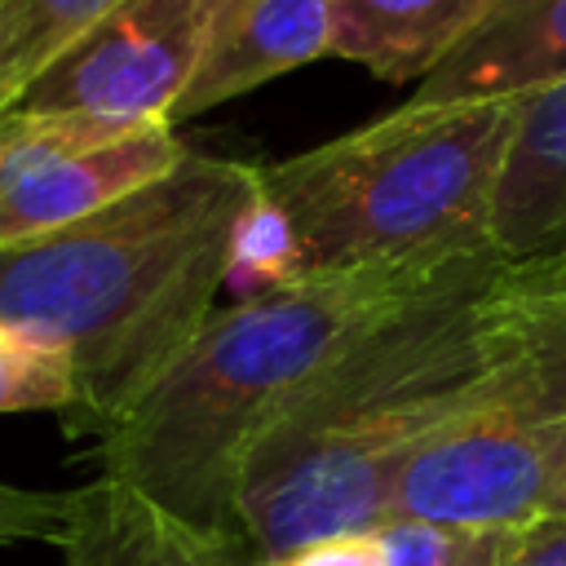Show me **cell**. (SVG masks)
I'll return each mask as SVG.
<instances>
[{
	"mask_svg": "<svg viewBox=\"0 0 566 566\" xmlns=\"http://www.w3.org/2000/svg\"><path fill=\"white\" fill-rule=\"evenodd\" d=\"M9 411H75V385L57 354L31 345L0 323V416Z\"/></svg>",
	"mask_w": 566,
	"mask_h": 566,
	"instance_id": "cell-16",
	"label": "cell"
},
{
	"mask_svg": "<svg viewBox=\"0 0 566 566\" xmlns=\"http://www.w3.org/2000/svg\"><path fill=\"white\" fill-rule=\"evenodd\" d=\"M464 256L305 274L217 305L181 358L102 433V473L234 544V478L265 424L354 336L429 292Z\"/></svg>",
	"mask_w": 566,
	"mask_h": 566,
	"instance_id": "cell-3",
	"label": "cell"
},
{
	"mask_svg": "<svg viewBox=\"0 0 566 566\" xmlns=\"http://www.w3.org/2000/svg\"><path fill=\"white\" fill-rule=\"evenodd\" d=\"M115 0H0V115L111 9Z\"/></svg>",
	"mask_w": 566,
	"mask_h": 566,
	"instance_id": "cell-13",
	"label": "cell"
},
{
	"mask_svg": "<svg viewBox=\"0 0 566 566\" xmlns=\"http://www.w3.org/2000/svg\"><path fill=\"white\" fill-rule=\"evenodd\" d=\"M566 80V0H500L473 35L433 66L411 106L513 102Z\"/></svg>",
	"mask_w": 566,
	"mask_h": 566,
	"instance_id": "cell-9",
	"label": "cell"
},
{
	"mask_svg": "<svg viewBox=\"0 0 566 566\" xmlns=\"http://www.w3.org/2000/svg\"><path fill=\"white\" fill-rule=\"evenodd\" d=\"M301 279V248H296V230L287 226V217L279 212V203L265 195L261 177L234 221L230 234V265H226V287H239V296L265 292V287H283Z\"/></svg>",
	"mask_w": 566,
	"mask_h": 566,
	"instance_id": "cell-14",
	"label": "cell"
},
{
	"mask_svg": "<svg viewBox=\"0 0 566 566\" xmlns=\"http://www.w3.org/2000/svg\"><path fill=\"white\" fill-rule=\"evenodd\" d=\"M566 478V252L509 261L495 363L469 416L398 473L389 517L522 531ZM385 517V522H389Z\"/></svg>",
	"mask_w": 566,
	"mask_h": 566,
	"instance_id": "cell-5",
	"label": "cell"
},
{
	"mask_svg": "<svg viewBox=\"0 0 566 566\" xmlns=\"http://www.w3.org/2000/svg\"><path fill=\"white\" fill-rule=\"evenodd\" d=\"M500 0H327L332 57L385 84H420Z\"/></svg>",
	"mask_w": 566,
	"mask_h": 566,
	"instance_id": "cell-12",
	"label": "cell"
},
{
	"mask_svg": "<svg viewBox=\"0 0 566 566\" xmlns=\"http://www.w3.org/2000/svg\"><path fill=\"white\" fill-rule=\"evenodd\" d=\"M504 305L509 261L482 248L354 336L283 402L234 478V544L248 566L389 517L407 460L473 411Z\"/></svg>",
	"mask_w": 566,
	"mask_h": 566,
	"instance_id": "cell-1",
	"label": "cell"
},
{
	"mask_svg": "<svg viewBox=\"0 0 566 566\" xmlns=\"http://www.w3.org/2000/svg\"><path fill=\"white\" fill-rule=\"evenodd\" d=\"M486 239L504 261L566 252V80L517 97Z\"/></svg>",
	"mask_w": 566,
	"mask_h": 566,
	"instance_id": "cell-10",
	"label": "cell"
},
{
	"mask_svg": "<svg viewBox=\"0 0 566 566\" xmlns=\"http://www.w3.org/2000/svg\"><path fill=\"white\" fill-rule=\"evenodd\" d=\"M252 186L256 164L186 150L88 221L0 248V323L66 363L75 433H111L212 318Z\"/></svg>",
	"mask_w": 566,
	"mask_h": 566,
	"instance_id": "cell-2",
	"label": "cell"
},
{
	"mask_svg": "<svg viewBox=\"0 0 566 566\" xmlns=\"http://www.w3.org/2000/svg\"><path fill=\"white\" fill-rule=\"evenodd\" d=\"M62 566H248L243 553L164 513L142 491L97 473L71 486Z\"/></svg>",
	"mask_w": 566,
	"mask_h": 566,
	"instance_id": "cell-11",
	"label": "cell"
},
{
	"mask_svg": "<svg viewBox=\"0 0 566 566\" xmlns=\"http://www.w3.org/2000/svg\"><path fill=\"white\" fill-rule=\"evenodd\" d=\"M332 53V13L327 0H221L203 53L168 115L186 124L239 93L261 88L265 80L296 71Z\"/></svg>",
	"mask_w": 566,
	"mask_h": 566,
	"instance_id": "cell-8",
	"label": "cell"
},
{
	"mask_svg": "<svg viewBox=\"0 0 566 566\" xmlns=\"http://www.w3.org/2000/svg\"><path fill=\"white\" fill-rule=\"evenodd\" d=\"M500 566H566V513H544L513 531Z\"/></svg>",
	"mask_w": 566,
	"mask_h": 566,
	"instance_id": "cell-19",
	"label": "cell"
},
{
	"mask_svg": "<svg viewBox=\"0 0 566 566\" xmlns=\"http://www.w3.org/2000/svg\"><path fill=\"white\" fill-rule=\"evenodd\" d=\"M71 522V491H31L0 482V548L22 539L62 544Z\"/></svg>",
	"mask_w": 566,
	"mask_h": 566,
	"instance_id": "cell-17",
	"label": "cell"
},
{
	"mask_svg": "<svg viewBox=\"0 0 566 566\" xmlns=\"http://www.w3.org/2000/svg\"><path fill=\"white\" fill-rule=\"evenodd\" d=\"M256 566H385V557H380L376 531H354V535H327V539L296 544Z\"/></svg>",
	"mask_w": 566,
	"mask_h": 566,
	"instance_id": "cell-18",
	"label": "cell"
},
{
	"mask_svg": "<svg viewBox=\"0 0 566 566\" xmlns=\"http://www.w3.org/2000/svg\"><path fill=\"white\" fill-rule=\"evenodd\" d=\"M513 531H473L447 522L389 517L376 526L385 566H500Z\"/></svg>",
	"mask_w": 566,
	"mask_h": 566,
	"instance_id": "cell-15",
	"label": "cell"
},
{
	"mask_svg": "<svg viewBox=\"0 0 566 566\" xmlns=\"http://www.w3.org/2000/svg\"><path fill=\"white\" fill-rule=\"evenodd\" d=\"M217 4L221 0H115L13 111H88L168 124Z\"/></svg>",
	"mask_w": 566,
	"mask_h": 566,
	"instance_id": "cell-7",
	"label": "cell"
},
{
	"mask_svg": "<svg viewBox=\"0 0 566 566\" xmlns=\"http://www.w3.org/2000/svg\"><path fill=\"white\" fill-rule=\"evenodd\" d=\"M548 513H566V478L557 482V491H553V504H548Z\"/></svg>",
	"mask_w": 566,
	"mask_h": 566,
	"instance_id": "cell-20",
	"label": "cell"
},
{
	"mask_svg": "<svg viewBox=\"0 0 566 566\" xmlns=\"http://www.w3.org/2000/svg\"><path fill=\"white\" fill-rule=\"evenodd\" d=\"M513 102L411 106L292 159L256 164L301 248L305 274L442 261L491 248V190Z\"/></svg>",
	"mask_w": 566,
	"mask_h": 566,
	"instance_id": "cell-4",
	"label": "cell"
},
{
	"mask_svg": "<svg viewBox=\"0 0 566 566\" xmlns=\"http://www.w3.org/2000/svg\"><path fill=\"white\" fill-rule=\"evenodd\" d=\"M186 155L164 119L88 111L0 115V248L49 239L150 186Z\"/></svg>",
	"mask_w": 566,
	"mask_h": 566,
	"instance_id": "cell-6",
	"label": "cell"
}]
</instances>
